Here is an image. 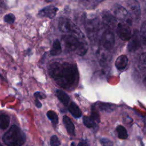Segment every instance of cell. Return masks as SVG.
<instances>
[{
	"label": "cell",
	"instance_id": "28",
	"mask_svg": "<svg viewBox=\"0 0 146 146\" xmlns=\"http://www.w3.org/2000/svg\"><path fill=\"white\" fill-rule=\"evenodd\" d=\"M139 66L141 68L145 69L146 65V55L145 53L143 52L141 54L139 58Z\"/></svg>",
	"mask_w": 146,
	"mask_h": 146
},
{
	"label": "cell",
	"instance_id": "18",
	"mask_svg": "<svg viewBox=\"0 0 146 146\" xmlns=\"http://www.w3.org/2000/svg\"><path fill=\"white\" fill-rule=\"evenodd\" d=\"M103 1L104 0H82L80 4L87 9H92L97 6Z\"/></svg>",
	"mask_w": 146,
	"mask_h": 146
},
{
	"label": "cell",
	"instance_id": "19",
	"mask_svg": "<svg viewBox=\"0 0 146 146\" xmlns=\"http://www.w3.org/2000/svg\"><path fill=\"white\" fill-rule=\"evenodd\" d=\"M56 95L58 99L63 104L64 106H68L69 102L70 100V99L69 96L66 93H65L64 91L62 90H58L56 91Z\"/></svg>",
	"mask_w": 146,
	"mask_h": 146
},
{
	"label": "cell",
	"instance_id": "14",
	"mask_svg": "<svg viewBox=\"0 0 146 146\" xmlns=\"http://www.w3.org/2000/svg\"><path fill=\"white\" fill-rule=\"evenodd\" d=\"M63 123L66 128L67 133L71 136H75V126L70 117L67 116L63 117Z\"/></svg>",
	"mask_w": 146,
	"mask_h": 146
},
{
	"label": "cell",
	"instance_id": "30",
	"mask_svg": "<svg viewBox=\"0 0 146 146\" xmlns=\"http://www.w3.org/2000/svg\"><path fill=\"white\" fill-rule=\"evenodd\" d=\"M100 141L103 146H112L113 145V142L108 139L102 138Z\"/></svg>",
	"mask_w": 146,
	"mask_h": 146
},
{
	"label": "cell",
	"instance_id": "36",
	"mask_svg": "<svg viewBox=\"0 0 146 146\" xmlns=\"http://www.w3.org/2000/svg\"><path fill=\"white\" fill-rule=\"evenodd\" d=\"M46 2H51L52 0H45Z\"/></svg>",
	"mask_w": 146,
	"mask_h": 146
},
{
	"label": "cell",
	"instance_id": "29",
	"mask_svg": "<svg viewBox=\"0 0 146 146\" xmlns=\"http://www.w3.org/2000/svg\"><path fill=\"white\" fill-rule=\"evenodd\" d=\"M50 145L51 146H59L60 145V142L58 137L56 135H52L50 137Z\"/></svg>",
	"mask_w": 146,
	"mask_h": 146
},
{
	"label": "cell",
	"instance_id": "26",
	"mask_svg": "<svg viewBox=\"0 0 146 146\" xmlns=\"http://www.w3.org/2000/svg\"><path fill=\"white\" fill-rule=\"evenodd\" d=\"M91 117L96 122L99 123L100 121V115L98 111L96 110L95 106H92L91 107Z\"/></svg>",
	"mask_w": 146,
	"mask_h": 146
},
{
	"label": "cell",
	"instance_id": "21",
	"mask_svg": "<svg viewBox=\"0 0 146 146\" xmlns=\"http://www.w3.org/2000/svg\"><path fill=\"white\" fill-rule=\"evenodd\" d=\"M10 124V117L6 114L0 115V129H6Z\"/></svg>",
	"mask_w": 146,
	"mask_h": 146
},
{
	"label": "cell",
	"instance_id": "35",
	"mask_svg": "<svg viewBox=\"0 0 146 146\" xmlns=\"http://www.w3.org/2000/svg\"><path fill=\"white\" fill-rule=\"evenodd\" d=\"M71 146H75V143H74V142H72L71 144Z\"/></svg>",
	"mask_w": 146,
	"mask_h": 146
},
{
	"label": "cell",
	"instance_id": "31",
	"mask_svg": "<svg viewBox=\"0 0 146 146\" xmlns=\"http://www.w3.org/2000/svg\"><path fill=\"white\" fill-rule=\"evenodd\" d=\"M34 96L35 99H43L46 98V96L43 94L41 92H35L34 94Z\"/></svg>",
	"mask_w": 146,
	"mask_h": 146
},
{
	"label": "cell",
	"instance_id": "9",
	"mask_svg": "<svg viewBox=\"0 0 146 146\" xmlns=\"http://www.w3.org/2000/svg\"><path fill=\"white\" fill-rule=\"evenodd\" d=\"M127 6L132 18H134L136 21H139L141 16V8L139 2L137 0H128Z\"/></svg>",
	"mask_w": 146,
	"mask_h": 146
},
{
	"label": "cell",
	"instance_id": "8",
	"mask_svg": "<svg viewBox=\"0 0 146 146\" xmlns=\"http://www.w3.org/2000/svg\"><path fill=\"white\" fill-rule=\"evenodd\" d=\"M116 33L118 36L123 41H128L132 35V31L130 26L127 23L120 22L117 23Z\"/></svg>",
	"mask_w": 146,
	"mask_h": 146
},
{
	"label": "cell",
	"instance_id": "10",
	"mask_svg": "<svg viewBox=\"0 0 146 146\" xmlns=\"http://www.w3.org/2000/svg\"><path fill=\"white\" fill-rule=\"evenodd\" d=\"M128 41L127 48L129 51L134 52L140 47L141 42L140 38L139 32L137 30H134L133 33H132L131 37Z\"/></svg>",
	"mask_w": 146,
	"mask_h": 146
},
{
	"label": "cell",
	"instance_id": "12",
	"mask_svg": "<svg viewBox=\"0 0 146 146\" xmlns=\"http://www.w3.org/2000/svg\"><path fill=\"white\" fill-rule=\"evenodd\" d=\"M58 11V8L57 7L50 5L40 10L38 13V16L41 18L46 17L52 19L56 15Z\"/></svg>",
	"mask_w": 146,
	"mask_h": 146
},
{
	"label": "cell",
	"instance_id": "3",
	"mask_svg": "<svg viewBox=\"0 0 146 146\" xmlns=\"http://www.w3.org/2000/svg\"><path fill=\"white\" fill-rule=\"evenodd\" d=\"M2 140L7 146H22L26 141V136L17 125H13L4 133Z\"/></svg>",
	"mask_w": 146,
	"mask_h": 146
},
{
	"label": "cell",
	"instance_id": "6",
	"mask_svg": "<svg viewBox=\"0 0 146 146\" xmlns=\"http://www.w3.org/2000/svg\"><path fill=\"white\" fill-rule=\"evenodd\" d=\"M113 15L116 19L121 22L125 23L131 26L132 24L133 18L127 10L120 5L115 4L112 9Z\"/></svg>",
	"mask_w": 146,
	"mask_h": 146
},
{
	"label": "cell",
	"instance_id": "7",
	"mask_svg": "<svg viewBox=\"0 0 146 146\" xmlns=\"http://www.w3.org/2000/svg\"><path fill=\"white\" fill-rule=\"evenodd\" d=\"M100 47L104 49L110 51L115 44V36L112 29L106 28L103 32L100 38Z\"/></svg>",
	"mask_w": 146,
	"mask_h": 146
},
{
	"label": "cell",
	"instance_id": "17",
	"mask_svg": "<svg viewBox=\"0 0 146 146\" xmlns=\"http://www.w3.org/2000/svg\"><path fill=\"white\" fill-rule=\"evenodd\" d=\"M62 52L61 43L59 39H55L53 43L52 47L50 51V54L51 56H56Z\"/></svg>",
	"mask_w": 146,
	"mask_h": 146
},
{
	"label": "cell",
	"instance_id": "15",
	"mask_svg": "<svg viewBox=\"0 0 146 146\" xmlns=\"http://www.w3.org/2000/svg\"><path fill=\"white\" fill-rule=\"evenodd\" d=\"M128 59L127 56L125 55H121L117 58L115 64L117 69L122 70L126 67L128 64Z\"/></svg>",
	"mask_w": 146,
	"mask_h": 146
},
{
	"label": "cell",
	"instance_id": "20",
	"mask_svg": "<svg viewBox=\"0 0 146 146\" xmlns=\"http://www.w3.org/2000/svg\"><path fill=\"white\" fill-rule=\"evenodd\" d=\"M95 106L98 108L101 111L110 112L114 110L115 106L113 104L108 103H103V102H98L95 104Z\"/></svg>",
	"mask_w": 146,
	"mask_h": 146
},
{
	"label": "cell",
	"instance_id": "16",
	"mask_svg": "<svg viewBox=\"0 0 146 146\" xmlns=\"http://www.w3.org/2000/svg\"><path fill=\"white\" fill-rule=\"evenodd\" d=\"M68 110L69 112L71 113V114L76 118L80 117L82 115V113L80 109L79 108V107L76 105V104L75 102H72L70 104Z\"/></svg>",
	"mask_w": 146,
	"mask_h": 146
},
{
	"label": "cell",
	"instance_id": "13",
	"mask_svg": "<svg viewBox=\"0 0 146 146\" xmlns=\"http://www.w3.org/2000/svg\"><path fill=\"white\" fill-rule=\"evenodd\" d=\"M96 56L100 65L102 66H106L111 59L110 51L106 50L103 48L99 47L96 51Z\"/></svg>",
	"mask_w": 146,
	"mask_h": 146
},
{
	"label": "cell",
	"instance_id": "34",
	"mask_svg": "<svg viewBox=\"0 0 146 146\" xmlns=\"http://www.w3.org/2000/svg\"><path fill=\"white\" fill-rule=\"evenodd\" d=\"M35 105L38 108H40L42 107V104L38 99H35Z\"/></svg>",
	"mask_w": 146,
	"mask_h": 146
},
{
	"label": "cell",
	"instance_id": "33",
	"mask_svg": "<svg viewBox=\"0 0 146 146\" xmlns=\"http://www.w3.org/2000/svg\"><path fill=\"white\" fill-rule=\"evenodd\" d=\"M77 146H88V145L86 140H82L78 143Z\"/></svg>",
	"mask_w": 146,
	"mask_h": 146
},
{
	"label": "cell",
	"instance_id": "5",
	"mask_svg": "<svg viewBox=\"0 0 146 146\" xmlns=\"http://www.w3.org/2000/svg\"><path fill=\"white\" fill-rule=\"evenodd\" d=\"M59 29L64 33H70L79 36L84 37L80 29L71 21L70 19L66 17H61L58 22Z\"/></svg>",
	"mask_w": 146,
	"mask_h": 146
},
{
	"label": "cell",
	"instance_id": "22",
	"mask_svg": "<svg viewBox=\"0 0 146 146\" xmlns=\"http://www.w3.org/2000/svg\"><path fill=\"white\" fill-rule=\"evenodd\" d=\"M116 132L117 136L120 139H126L128 137V133L124 127L121 125H119L116 127Z\"/></svg>",
	"mask_w": 146,
	"mask_h": 146
},
{
	"label": "cell",
	"instance_id": "23",
	"mask_svg": "<svg viewBox=\"0 0 146 146\" xmlns=\"http://www.w3.org/2000/svg\"><path fill=\"white\" fill-rule=\"evenodd\" d=\"M139 35H140V38L141 40V44H143L144 46H145V42H146V23H145V21H144L141 26Z\"/></svg>",
	"mask_w": 146,
	"mask_h": 146
},
{
	"label": "cell",
	"instance_id": "25",
	"mask_svg": "<svg viewBox=\"0 0 146 146\" xmlns=\"http://www.w3.org/2000/svg\"><path fill=\"white\" fill-rule=\"evenodd\" d=\"M46 115L47 117L51 121L53 124H56L58 123V116L55 111L50 110L47 112Z\"/></svg>",
	"mask_w": 146,
	"mask_h": 146
},
{
	"label": "cell",
	"instance_id": "27",
	"mask_svg": "<svg viewBox=\"0 0 146 146\" xmlns=\"http://www.w3.org/2000/svg\"><path fill=\"white\" fill-rule=\"evenodd\" d=\"M15 20V17L13 13L7 14L3 17L4 22L9 24L13 23Z\"/></svg>",
	"mask_w": 146,
	"mask_h": 146
},
{
	"label": "cell",
	"instance_id": "1",
	"mask_svg": "<svg viewBox=\"0 0 146 146\" xmlns=\"http://www.w3.org/2000/svg\"><path fill=\"white\" fill-rule=\"evenodd\" d=\"M48 72L58 85L64 88H70L78 82V69L74 64L53 62L48 67Z\"/></svg>",
	"mask_w": 146,
	"mask_h": 146
},
{
	"label": "cell",
	"instance_id": "11",
	"mask_svg": "<svg viewBox=\"0 0 146 146\" xmlns=\"http://www.w3.org/2000/svg\"><path fill=\"white\" fill-rule=\"evenodd\" d=\"M102 22L103 25L106 27L110 29L114 26L116 23V18L114 15L110 12L104 10L102 13Z\"/></svg>",
	"mask_w": 146,
	"mask_h": 146
},
{
	"label": "cell",
	"instance_id": "2",
	"mask_svg": "<svg viewBox=\"0 0 146 146\" xmlns=\"http://www.w3.org/2000/svg\"><path fill=\"white\" fill-rule=\"evenodd\" d=\"M66 50L68 52H76L79 56L84 55L88 51V44L85 37L69 34L62 38Z\"/></svg>",
	"mask_w": 146,
	"mask_h": 146
},
{
	"label": "cell",
	"instance_id": "24",
	"mask_svg": "<svg viewBox=\"0 0 146 146\" xmlns=\"http://www.w3.org/2000/svg\"><path fill=\"white\" fill-rule=\"evenodd\" d=\"M83 122L87 128H92L96 125L95 121L91 117L87 116H84L83 117Z\"/></svg>",
	"mask_w": 146,
	"mask_h": 146
},
{
	"label": "cell",
	"instance_id": "4",
	"mask_svg": "<svg viewBox=\"0 0 146 146\" xmlns=\"http://www.w3.org/2000/svg\"><path fill=\"white\" fill-rule=\"evenodd\" d=\"M100 21L98 17H91L84 19V26L88 38L92 41L96 40L100 30Z\"/></svg>",
	"mask_w": 146,
	"mask_h": 146
},
{
	"label": "cell",
	"instance_id": "32",
	"mask_svg": "<svg viewBox=\"0 0 146 146\" xmlns=\"http://www.w3.org/2000/svg\"><path fill=\"white\" fill-rule=\"evenodd\" d=\"M0 7L6 9L7 8V4L6 0H0Z\"/></svg>",
	"mask_w": 146,
	"mask_h": 146
}]
</instances>
